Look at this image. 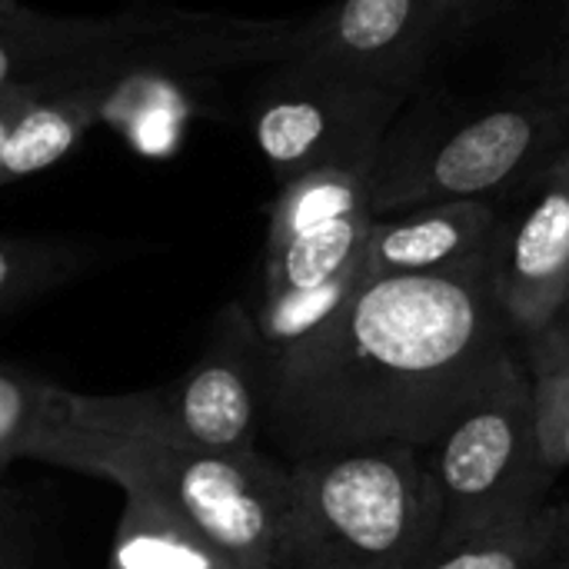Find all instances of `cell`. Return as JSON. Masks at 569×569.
Listing matches in <instances>:
<instances>
[{"instance_id": "7", "label": "cell", "mask_w": 569, "mask_h": 569, "mask_svg": "<svg viewBox=\"0 0 569 569\" xmlns=\"http://www.w3.org/2000/svg\"><path fill=\"white\" fill-rule=\"evenodd\" d=\"M560 120L543 107H497L463 120L443 140L380 153L373 170V213H403L430 203L483 200L507 187L557 137Z\"/></svg>"}, {"instance_id": "16", "label": "cell", "mask_w": 569, "mask_h": 569, "mask_svg": "<svg viewBox=\"0 0 569 569\" xmlns=\"http://www.w3.org/2000/svg\"><path fill=\"white\" fill-rule=\"evenodd\" d=\"M357 213H373V170H347V167L307 170L280 183V193L270 207L267 247H280L303 230Z\"/></svg>"}, {"instance_id": "25", "label": "cell", "mask_w": 569, "mask_h": 569, "mask_svg": "<svg viewBox=\"0 0 569 569\" xmlns=\"http://www.w3.org/2000/svg\"><path fill=\"white\" fill-rule=\"evenodd\" d=\"M137 3H147V0H137Z\"/></svg>"}, {"instance_id": "24", "label": "cell", "mask_w": 569, "mask_h": 569, "mask_svg": "<svg viewBox=\"0 0 569 569\" xmlns=\"http://www.w3.org/2000/svg\"><path fill=\"white\" fill-rule=\"evenodd\" d=\"M30 7H23L20 0H0V23H10V20H20L27 17Z\"/></svg>"}, {"instance_id": "18", "label": "cell", "mask_w": 569, "mask_h": 569, "mask_svg": "<svg viewBox=\"0 0 569 569\" xmlns=\"http://www.w3.org/2000/svg\"><path fill=\"white\" fill-rule=\"evenodd\" d=\"M100 253L90 243L53 237H0V317L77 280Z\"/></svg>"}, {"instance_id": "12", "label": "cell", "mask_w": 569, "mask_h": 569, "mask_svg": "<svg viewBox=\"0 0 569 569\" xmlns=\"http://www.w3.org/2000/svg\"><path fill=\"white\" fill-rule=\"evenodd\" d=\"M37 83V97L17 117L0 163V187L60 163L93 127L100 90L93 83Z\"/></svg>"}, {"instance_id": "8", "label": "cell", "mask_w": 569, "mask_h": 569, "mask_svg": "<svg viewBox=\"0 0 569 569\" xmlns=\"http://www.w3.org/2000/svg\"><path fill=\"white\" fill-rule=\"evenodd\" d=\"M423 0H337L303 20L290 60L343 70L410 93L440 30Z\"/></svg>"}, {"instance_id": "14", "label": "cell", "mask_w": 569, "mask_h": 569, "mask_svg": "<svg viewBox=\"0 0 569 569\" xmlns=\"http://www.w3.org/2000/svg\"><path fill=\"white\" fill-rule=\"evenodd\" d=\"M417 569H569V510L543 507L513 527L437 543Z\"/></svg>"}, {"instance_id": "10", "label": "cell", "mask_w": 569, "mask_h": 569, "mask_svg": "<svg viewBox=\"0 0 569 569\" xmlns=\"http://www.w3.org/2000/svg\"><path fill=\"white\" fill-rule=\"evenodd\" d=\"M497 210L487 200L430 203L377 217L360 260V280L450 273L490 260Z\"/></svg>"}, {"instance_id": "17", "label": "cell", "mask_w": 569, "mask_h": 569, "mask_svg": "<svg viewBox=\"0 0 569 569\" xmlns=\"http://www.w3.org/2000/svg\"><path fill=\"white\" fill-rule=\"evenodd\" d=\"M63 387L17 367H0V473L17 460H40L67 417Z\"/></svg>"}, {"instance_id": "4", "label": "cell", "mask_w": 569, "mask_h": 569, "mask_svg": "<svg viewBox=\"0 0 569 569\" xmlns=\"http://www.w3.org/2000/svg\"><path fill=\"white\" fill-rule=\"evenodd\" d=\"M267 410V350L243 303H227L187 373L173 383L120 397H67L70 420L147 437L167 447L240 453L257 450Z\"/></svg>"}, {"instance_id": "22", "label": "cell", "mask_w": 569, "mask_h": 569, "mask_svg": "<svg viewBox=\"0 0 569 569\" xmlns=\"http://www.w3.org/2000/svg\"><path fill=\"white\" fill-rule=\"evenodd\" d=\"M0 569H17V563H13V540H10V530H7L3 507H0Z\"/></svg>"}, {"instance_id": "13", "label": "cell", "mask_w": 569, "mask_h": 569, "mask_svg": "<svg viewBox=\"0 0 569 569\" xmlns=\"http://www.w3.org/2000/svg\"><path fill=\"white\" fill-rule=\"evenodd\" d=\"M107 569H237L200 530L147 490H123Z\"/></svg>"}, {"instance_id": "9", "label": "cell", "mask_w": 569, "mask_h": 569, "mask_svg": "<svg viewBox=\"0 0 569 569\" xmlns=\"http://www.w3.org/2000/svg\"><path fill=\"white\" fill-rule=\"evenodd\" d=\"M490 277L517 340L553 320L569 287V153L540 177L527 207L497 230Z\"/></svg>"}, {"instance_id": "6", "label": "cell", "mask_w": 569, "mask_h": 569, "mask_svg": "<svg viewBox=\"0 0 569 569\" xmlns=\"http://www.w3.org/2000/svg\"><path fill=\"white\" fill-rule=\"evenodd\" d=\"M407 90L343 70L283 60L250 103V133L280 183L320 170H377Z\"/></svg>"}, {"instance_id": "3", "label": "cell", "mask_w": 569, "mask_h": 569, "mask_svg": "<svg viewBox=\"0 0 569 569\" xmlns=\"http://www.w3.org/2000/svg\"><path fill=\"white\" fill-rule=\"evenodd\" d=\"M440 540L427 453L387 447L290 463L277 569H417Z\"/></svg>"}, {"instance_id": "5", "label": "cell", "mask_w": 569, "mask_h": 569, "mask_svg": "<svg viewBox=\"0 0 569 569\" xmlns=\"http://www.w3.org/2000/svg\"><path fill=\"white\" fill-rule=\"evenodd\" d=\"M440 490V540L493 533L547 507L553 470L543 457L523 353L447 433L427 450Z\"/></svg>"}, {"instance_id": "21", "label": "cell", "mask_w": 569, "mask_h": 569, "mask_svg": "<svg viewBox=\"0 0 569 569\" xmlns=\"http://www.w3.org/2000/svg\"><path fill=\"white\" fill-rule=\"evenodd\" d=\"M527 340L569 350V287L567 293H563V300H560V307H557V313H553V320H550L543 330H537L533 337H527ZM520 343H523V340H520Z\"/></svg>"}, {"instance_id": "23", "label": "cell", "mask_w": 569, "mask_h": 569, "mask_svg": "<svg viewBox=\"0 0 569 569\" xmlns=\"http://www.w3.org/2000/svg\"><path fill=\"white\" fill-rule=\"evenodd\" d=\"M437 17H453V13H460V10H467V7H473V3H480V0H423Z\"/></svg>"}, {"instance_id": "1", "label": "cell", "mask_w": 569, "mask_h": 569, "mask_svg": "<svg viewBox=\"0 0 569 569\" xmlns=\"http://www.w3.org/2000/svg\"><path fill=\"white\" fill-rule=\"evenodd\" d=\"M490 260L360 280L307 340L267 357L263 437L287 463L403 447L427 453L520 357Z\"/></svg>"}, {"instance_id": "2", "label": "cell", "mask_w": 569, "mask_h": 569, "mask_svg": "<svg viewBox=\"0 0 569 569\" xmlns=\"http://www.w3.org/2000/svg\"><path fill=\"white\" fill-rule=\"evenodd\" d=\"M40 463L93 473L120 490L153 493L237 569H277L280 563L290 513L287 460L260 450L210 453L167 447L133 433L83 427L67 413Z\"/></svg>"}, {"instance_id": "26", "label": "cell", "mask_w": 569, "mask_h": 569, "mask_svg": "<svg viewBox=\"0 0 569 569\" xmlns=\"http://www.w3.org/2000/svg\"><path fill=\"white\" fill-rule=\"evenodd\" d=\"M567 3H569V0H567Z\"/></svg>"}, {"instance_id": "11", "label": "cell", "mask_w": 569, "mask_h": 569, "mask_svg": "<svg viewBox=\"0 0 569 569\" xmlns=\"http://www.w3.org/2000/svg\"><path fill=\"white\" fill-rule=\"evenodd\" d=\"M200 10L180 7H137L113 17H47L30 10L20 20L0 23V87L47 77L73 60L100 50L127 47L190 23Z\"/></svg>"}, {"instance_id": "15", "label": "cell", "mask_w": 569, "mask_h": 569, "mask_svg": "<svg viewBox=\"0 0 569 569\" xmlns=\"http://www.w3.org/2000/svg\"><path fill=\"white\" fill-rule=\"evenodd\" d=\"M373 213L320 223L290 237L280 247H267L263 293H303L360 273Z\"/></svg>"}, {"instance_id": "19", "label": "cell", "mask_w": 569, "mask_h": 569, "mask_svg": "<svg viewBox=\"0 0 569 569\" xmlns=\"http://www.w3.org/2000/svg\"><path fill=\"white\" fill-rule=\"evenodd\" d=\"M523 363L533 390V413L543 457L553 473L569 470V350L523 340Z\"/></svg>"}, {"instance_id": "20", "label": "cell", "mask_w": 569, "mask_h": 569, "mask_svg": "<svg viewBox=\"0 0 569 569\" xmlns=\"http://www.w3.org/2000/svg\"><path fill=\"white\" fill-rule=\"evenodd\" d=\"M33 97H37V83L33 80L0 87V163H3V150H7L10 133H13V123H17V117L27 110V103Z\"/></svg>"}]
</instances>
